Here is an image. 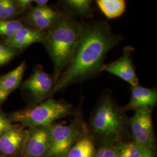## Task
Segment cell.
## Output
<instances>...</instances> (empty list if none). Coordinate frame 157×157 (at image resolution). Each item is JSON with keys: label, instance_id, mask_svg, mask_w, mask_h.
<instances>
[{"label": "cell", "instance_id": "6da1fadb", "mask_svg": "<svg viewBox=\"0 0 157 157\" xmlns=\"http://www.w3.org/2000/svg\"><path fill=\"white\" fill-rule=\"evenodd\" d=\"M122 40V36L113 32L106 22L82 23L73 56L57 79L54 93L102 72L107 54Z\"/></svg>", "mask_w": 157, "mask_h": 157}, {"label": "cell", "instance_id": "7a4b0ae2", "mask_svg": "<svg viewBox=\"0 0 157 157\" xmlns=\"http://www.w3.org/2000/svg\"><path fill=\"white\" fill-rule=\"evenodd\" d=\"M82 23L76 17L61 12L55 25L47 31L42 43L53 65V79L56 83L71 61L78 44Z\"/></svg>", "mask_w": 157, "mask_h": 157}, {"label": "cell", "instance_id": "3957f363", "mask_svg": "<svg viewBox=\"0 0 157 157\" xmlns=\"http://www.w3.org/2000/svg\"><path fill=\"white\" fill-rule=\"evenodd\" d=\"M90 129L93 137L102 145H114L129 133V119L124 107L113 98L110 91H104L91 113Z\"/></svg>", "mask_w": 157, "mask_h": 157}, {"label": "cell", "instance_id": "277c9868", "mask_svg": "<svg viewBox=\"0 0 157 157\" xmlns=\"http://www.w3.org/2000/svg\"><path fill=\"white\" fill-rule=\"evenodd\" d=\"M73 112V107L67 102L50 98L37 105L13 113L11 119L29 129L49 127L56 120L66 117Z\"/></svg>", "mask_w": 157, "mask_h": 157}, {"label": "cell", "instance_id": "5b68a950", "mask_svg": "<svg viewBox=\"0 0 157 157\" xmlns=\"http://www.w3.org/2000/svg\"><path fill=\"white\" fill-rule=\"evenodd\" d=\"M86 128L81 118H75L67 125L52 124L50 126L51 146L44 157H66Z\"/></svg>", "mask_w": 157, "mask_h": 157}, {"label": "cell", "instance_id": "8992f818", "mask_svg": "<svg viewBox=\"0 0 157 157\" xmlns=\"http://www.w3.org/2000/svg\"><path fill=\"white\" fill-rule=\"evenodd\" d=\"M129 131L133 141L152 151L155 136L151 109L144 108L135 111L134 115L129 119Z\"/></svg>", "mask_w": 157, "mask_h": 157}, {"label": "cell", "instance_id": "52a82bcc", "mask_svg": "<svg viewBox=\"0 0 157 157\" xmlns=\"http://www.w3.org/2000/svg\"><path fill=\"white\" fill-rule=\"evenodd\" d=\"M55 82L53 78L40 65H37L33 72L22 84V89L27 91L36 102H41L50 98L54 94Z\"/></svg>", "mask_w": 157, "mask_h": 157}, {"label": "cell", "instance_id": "ba28073f", "mask_svg": "<svg viewBox=\"0 0 157 157\" xmlns=\"http://www.w3.org/2000/svg\"><path fill=\"white\" fill-rule=\"evenodd\" d=\"M135 48L130 46H126L122 56L115 61L104 64L102 72H107L128 83L131 87L139 84V80L136 72L133 62V54Z\"/></svg>", "mask_w": 157, "mask_h": 157}, {"label": "cell", "instance_id": "9c48e42d", "mask_svg": "<svg viewBox=\"0 0 157 157\" xmlns=\"http://www.w3.org/2000/svg\"><path fill=\"white\" fill-rule=\"evenodd\" d=\"M51 146V135L49 127H36L28 130L25 144L26 157H44Z\"/></svg>", "mask_w": 157, "mask_h": 157}, {"label": "cell", "instance_id": "30bf717a", "mask_svg": "<svg viewBox=\"0 0 157 157\" xmlns=\"http://www.w3.org/2000/svg\"><path fill=\"white\" fill-rule=\"evenodd\" d=\"M28 130L13 125L0 137V153L5 155L17 154L24 147Z\"/></svg>", "mask_w": 157, "mask_h": 157}, {"label": "cell", "instance_id": "8fae6325", "mask_svg": "<svg viewBox=\"0 0 157 157\" xmlns=\"http://www.w3.org/2000/svg\"><path fill=\"white\" fill-rule=\"evenodd\" d=\"M157 103V91L155 88H146L140 85L131 87V98L124 107L125 111H136L141 109H151Z\"/></svg>", "mask_w": 157, "mask_h": 157}, {"label": "cell", "instance_id": "7c38bea8", "mask_svg": "<svg viewBox=\"0 0 157 157\" xmlns=\"http://www.w3.org/2000/svg\"><path fill=\"white\" fill-rule=\"evenodd\" d=\"M47 31L23 28L11 37L4 38V42L17 48L22 49L36 43H42Z\"/></svg>", "mask_w": 157, "mask_h": 157}, {"label": "cell", "instance_id": "4fadbf2b", "mask_svg": "<svg viewBox=\"0 0 157 157\" xmlns=\"http://www.w3.org/2000/svg\"><path fill=\"white\" fill-rule=\"evenodd\" d=\"M60 4L65 12L76 17L89 18L93 15V1L64 0Z\"/></svg>", "mask_w": 157, "mask_h": 157}, {"label": "cell", "instance_id": "5bb4252c", "mask_svg": "<svg viewBox=\"0 0 157 157\" xmlns=\"http://www.w3.org/2000/svg\"><path fill=\"white\" fill-rule=\"evenodd\" d=\"M95 148L92 137L85 128L78 140L67 152L66 157H93Z\"/></svg>", "mask_w": 157, "mask_h": 157}, {"label": "cell", "instance_id": "9a60e30c", "mask_svg": "<svg viewBox=\"0 0 157 157\" xmlns=\"http://www.w3.org/2000/svg\"><path fill=\"white\" fill-rule=\"evenodd\" d=\"M26 68L25 62H22L15 69L0 78V87L11 93L21 84Z\"/></svg>", "mask_w": 157, "mask_h": 157}, {"label": "cell", "instance_id": "2e32d148", "mask_svg": "<svg viewBox=\"0 0 157 157\" xmlns=\"http://www.w3.org/2000/svg\"><path fill=\"white\" fill-rule=\"evenodd\" d=\"M96 4L101 12L110 19L122 16L126 8L124 0H97Z\"/></svg>", "mask_w": 157, "mask_h": 157}, {"label": "cell", "instance_id": "e0dca14e", "mask_svg": "<svg viewBox=\"0 0 157 157\" xmlns=\"http://www.w3.org/2000/svg\"><path fill=\"white\" fill-rule=\"evenodd\" d=\"M115 148L118 157H143L149 150L133 141L120 143L115 146Z\"/></svg>", "mask_w": 157, "mask_h": 157}, {"label": "cell", "instance_id": "ac0fdd59", "mask_svg": "<svg viewBox=\"0 0 157 157\" xmlns=\"http://www.w3.org/2000/svg\"><path fill=\"white\" fill-rule=\"evenodd\" d=\"M61 12L54 10L50 13L37 18L30 23L35 28V29L41 31L48 30L55 25Z\"/></svg>", "mask_w": 157, "mask_h": 157}, {"label": "cell", "instance_id": "d6986e66", "mask_svg": "<svg viewBox=\"0 0 157 157\" xmlns=\"http://www.w3.org/2000/svg\"><path fill=\"white\" fill-rule=\"evenodd\" d=\"M24 27L22 23L17 20L0 19V37H11Z\"/></svg>", "mask_w": 157, "mask_h": 157}, {"label": "cell", "instance_id": "ffe728a7", "mask_svg": "<svg viewBox=\"0 0 157 157\" xmlns=\"http://www.w3.org/2000/svg\"><path fill=\"white\" fill-rule=\"evenodd\" d=\"M18 53V50L6 44L0 43V67L10 62Z\"/></svg>", "mask_w": 157, "mask_h": 157}, {"label": "cell", "instance_id": "44dd1931", "mask_svg": "<svg viewBox=\"0 0 157 157\" xmlns=\"http://www.w3.org/2000/svg\"><path fill=\"white\" fill-rule=\"evenodd\" d=\"M54 10V9L48 6H43V7H39V6L30 7L29 9V11L26 17V19L28 22H30L34 20L37 18H39L40 17H43L48 13H50Z\"/></svg>", "mask_w": 157, "mask_h": 157}, {"label": "cell", "instance_id": "7402d4cb", "mask_svg": "<svg viewBox=\"0 0 157 157\" xmlns=\"http://www.w3.org/2000/svg\"><path fill=\"white\" fill-rule=\"evenodd\" d=\"M93 157H118L115 145L103 144L95 150Z\"/></svg>", "mask_w": 157, "mask_h": 157}, {"label": "cell", "instance_id": "603a6c76", "mask_svg": "<svg viewBox=\"0 0 157 157\" xmlns=\"http://www.w3.org/2000/svg\"><path fill=\"white\" fill-rule=\"evenodd\" d=\"M3 3L10 19H11L16 17L19 11L15 5V1L12 0H3Z\"/></svg>", "mask_w": 157, "mask_h": 157}, {"label": "cell", "instance_id": "cb8c5ba5", "mask_svg": "<svg viewBox=\"0 0 157 157\" xmlns=\"http://www.w3.org/2000/svg\"><path fill=\"white\" fill-rule=\"evenodd\" d=\"M12 126L10 119L0 110V137Z\"/></svg>", "mask_w": 157, "mask_h": 157}, {"label": "cell", "instance_id": "d4e9b609", "mask_svg": "<svg viewBox=\"0 0 157 157\" xmlns=\"http://www.w3.org/2000/svg\"><path fill=\"white\" fill-rule=\"evenodd\" d=\"M33 2V0H17L15 1L19 12L25 11L29 10Z\"/></svg>", "mask_w": 157, "mask_h": 157}, {"label": "cell", "instance_id": "484cf974", "mask_svg": "<svg viewBox=\"0 0 157 157\" xmlns=\"http://www.w3.org/2000/svg\"><path fill=\"white\" fill-rule=\"evenodd\" d=\"M0 19L1 20H8L10 19L3 3V0H0Z\"/></svg>", "mask_w": 157, "mask_h": 157}, {"label": "cell", "instance_id": "4316f807", "mask_svg": "<svg viewBox=\"0 0 157 157\" xmlns=\"http://www.w3.org/2000/svg\"><path fill=\"white\" fill-rule=\"evenodd\" d=\"M10 94V93L2 90L0 87V102L5 101Z\"/></svg>", "mask_w": 157, "mask_h": 157}, {"label": "cell", "instance_id": "83f0119b", "mask_svg": "<svg viewBox=\"0 0 157 157\" xmlns=\"http://www.w3.org/2000/svg\"><path fill=\"white\" fill-rule=\"evenodd\" d=\"M33 2L36 4V6H36L43 7V6H47L48 1H47V0H35V1H33Z\"/></svg>", "mask_w": 157, "mask_h": 157}, {"label": "cell", "instance_id": "f1b7e54d", "mask_svg": "<svg viewBox=\"0 0 157 157\" xmlns=\"http://www.w3.org/2000/svg\"><path fill=\"white\" fill-rule=\"evenodd\" d=\"M143 157H154L153 152L152 151L148 150V151L146 152V154L144 155V156Z\"/></svg>", "mask_w": 157, "mask_h": 157}]
</instances>
